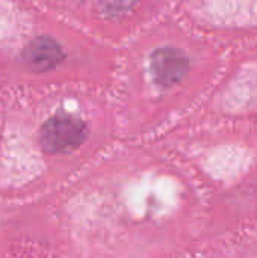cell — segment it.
Instances as JSON below:
<instances>
[{
	"label": "cell",
	"mask_w": 257,
	"mask_h": 258,
	"mask_svg": "<svg viewBox=\"0 0 257 258\" xmlns=\"http://www.w3.org/2000/svg\"><path fill=\"white\" fill-rule=\"evenodd\" d=\"M24 59L35 71H48L55 68L62 59V47L50 36L35 38L24 50Z\"/></svg>",
	"instance_id": "cell-3"
},
{
	"label": "cell",
	"mask_w": 257,
	"mask_h": 258,
	"mask_svg": "<svg viewBox=\"0 0 257 258\" xmlns=\"http://www.w3.org/2000/svg\"><path fill=\"white\" fill-rule=\"evenodd\" d=\"M86 124L70 113L50 116L39 130V145L48 154L70 153L79 148L86 139Z\"/></svg>",
	"instance_id": "cell-1"
},
{
	"label": "cell",
	"mask_w": 257,
	"mask_h": 258,
	"mask_svg": "<svg viewBox=\"0 0 257 258\" xmlns=\"http://www.w3.org/2000/svg\"><path fill=\"white\" fill-rule=\"evenodd\" d=\"M189 68V59L183 51L174 47L158 48L150 57V71L155 82L161 86H173L179 83Z\"/></svg>",
	"instance_id": "cell-2"
}]
</instances>
